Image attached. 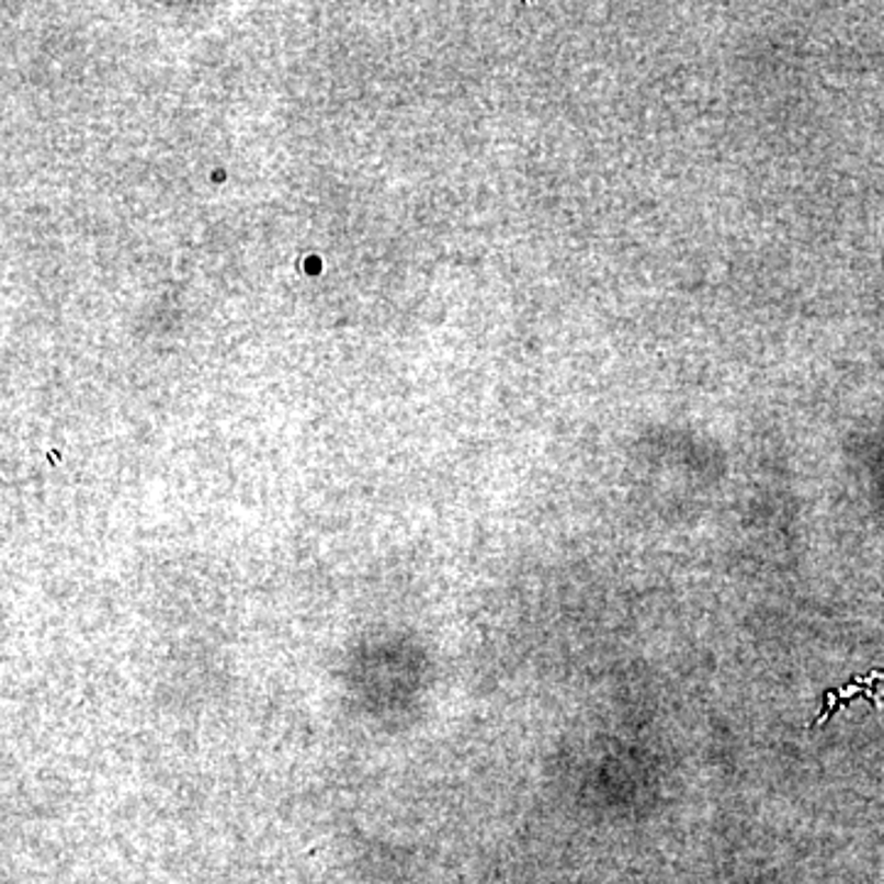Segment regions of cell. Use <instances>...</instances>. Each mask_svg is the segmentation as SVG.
Returning a JSON list of instances; mask_svg holds the SVG:
<instances>
[{"label": "cell", "instance_id": "1", "mask_svg": "<svg viewBox=\"0 0 884 884\" xmlns=\"http://www.w3.org/2000/svg\"><path fill=\"white\" fill-rule=\"evenodd\" d=\"M882 683H884V671H872V673L862 676V678H852L848 685L836 688V691H826V695H824L826 707L816 717V725H824L830 715H836L842 705H848L850 701H855L858 695L868 698V701L875 707H882L880 695H877V688Z\"/></svg>", "mask_w": 884, "mask_h": 884}]
</instances>
